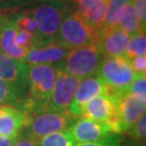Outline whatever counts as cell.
I'll use <instances>...</instances> for the list:
<instances>
[{
  "instance_id": "1",
  "label": "cell",
  "mask_w": 146,
  "mask_h": 146,
  "mask_svg": "<svg viewBox=\"0 0 146 146\" xmlns=\"http://www.w3.org/2000/svg\"><path fill=\"white\" fill-rule=\"evenodd\" d=\"M56 65H28L27 94L22 104V110L26 111L29 118L46 110L56 78Z\"/></svg>"
},
{
  "instance_id": "2",
  "label": "cell",
  "mask_w": 146,
  "mask_h": 146,
  "mask_svg": "<svg viewBox=\"0 0 146 146\" xmlns=\"http://www.w3.org/2000/svg\"><path fill=\"white\" fill-rule=\"evenodd\" d=\"M73 0L48 1L23 11L35 21L37 26L36 43L34 47L55 39L64 17L73 10Z\"/></svg>"
},
{
  "instance_id": "3",
  "label": "cell",
  "mask_w": 146,
  "mask_h": 146,
  "mask_svg": "<svg viewBox=\"0 0 146 146\" xmlns=\"http://www.w3.org/2000/svg\"><path fill=\"white\" fill-rule=\"evenodd\" d=\"M99 38V33L94 31L77 11L72 10L61 23L55 40L67 50H72L96 43Z\"/></svg>"
},
{
  "instance_id": "4",
  "label": "cell",
  "mask_w": 146,
  "mask_h": 146,
  "mask_svg": "<svg viewBox=\"0 0 146 146\" xmlns=\"http://www.w3.org/2000/svg\"><path fill=\"white\" fill-rule=\"evenodd\" d=\"M102 58L103 54L99 42H96L69 50L66 56L56 66L70 76L84 79L95 75Z\"/></svg>"
},
{
  "instance_id": "5",
  "label": "cell",
  "mask_w": 146,
  "mask_h": 146,
  "mask_svg": "<svg viewBox=\"0 0 146 146\" xmlns=\"http://www.w3.org/2000/svg\"><path fill=\"white\" fill-rule=\"evenodd\" d=\"M95 75L102 80L108 92L117 96L125 94L136 76L131 68L129 60L125 56L103 58Z\"/></svg>"
},
{
  "instance_id": "6",
  "label": "cell",
  "mask_w": 146,
  "mask_h": 146,
  "mask_svg": "<svg viewBox=\"0 0 146 146\" xmlns=\"http://www.w3.org/2000/svg\"><path fill=\"white\" fill-rule=\"evenodd\" d=\"M120 96L105 92L89 101L84 106L81 118L104 122L110 127L113 133L121 134L118 115V104Z\"/></svg>"
},
{
  "instance_id": "7",
  "label": "cell",
  "mask_w": 146,
  "mask_h": 146,
  "mask_svg": "<svg viewBox=\"0 0 146 146\" xmlns=\"http://www.w3.org/2000/svg\"><path fill=\"white\" fill-rule=\"evenodd\" d=\"M75 120V118L66 113L43 110L29 118L25 135L38 142L41 137L50 133L69 129Z\"/></svg>"
},
{
  "instance_id": "8",
  "label": "cell",
  "mask_w": 146,
  "mask_h": 146,
  "mask_svg": "<svg viewBox=\"0 0 146 146\" xmlns=\"http://www.w3.org/2000/svg\"><path fill=\"white\" fill-rule=\"evenodd\" d=\"M58 67V66H56ZM80 79L68 75L61 68L56 69V78L46 110L58 113H66ZM67 114V113H66Z\"/></svg>"
},
{
  "instance_id": "9",
  "label": "cell",
  "mask_w": 146,
  "mask_h": 146,
  "mask_svg": "<svg viewBox=\"0 0 146 146\" xmlns=\"http://www.w3.org/2000/svg\"><path fill=\"white\" fill-rule=\"evenodd\" d=\"M105 92H108V90L96 75L80 79L66 113L75 119L81 118L84 106L89 101Z\"/></svg>"
},
{
  "instance_id": "10",
  "label": "cell",
  "mask_w": 146,
  "mask_h": 146,
  "mask_svg": "<svg viewBox=\"0 0 146 146\" xmlns=\"http://www.w3.org/2000/svg\"><path fill=\"white\" fill-rule=\"evenodd\" d=\"M69 50L61 46L55 39L47 43L31 48L27 51L23 63L27 65H58Z\"/></svg>"
},
{
  "instance_id": "11",
  "label": "cell",
  "mask_w": 146,
  "mask_h": 146,
  "mask_svg": "<svg viewBox=\"0 0 146 146\" xmlns=\"http://www.w3.org/2000/svg\"><path fill=\"white\" fill-rule=\"evenodd\" d=\"M28 65L9 58L0 51V80L14 87L25 95Z\"/></svg>"
},
{
  "instance_id": "12",
  "label": "cell",
  "mask_w": 146,
  "mask_h": 146,
  "mask_svg": "<svg viewBox=\"0 0 146 146\" xmlns=\"http://www.w3.org/2000/svg\"><path fill=\"white\" fill-rule=\"evenodd\" d=\"M29 116L13 105H0V135L15 139L26 128Z\"/></svg>"
},
{
  "instance_id": "13",
  "label": "cell",
  "mask_w": 146,
  "mask_h": 146,
  "mask_svg": "<svg viewBox=\"0 0 146 146\" xmlns=\"http://www.w3.org/2000/svg\"><path fill=\"white\" fill-rule=\"evenodd\" d=\"M75 142L78 143H91L100 141L106 136L115 134L108 125L99 122L88 118H79L69 128Z\"/></svg>"
},
{
  "instance_id": "14",
  "label": "cell",
  "mask_w": 146,
  "mask_h": 146,
  "mask_svg": "<svg viewBox=\"0 0 146 146\" xmlns=\"http://www.w3.org/2000/svg\"><path fill=\"white\" fill-rule=\"evenodd\" d=\"M146 101L136 98L134 95L125 93L120 96L118 104V115L121 133H125L137 119L145 113Z\"/></svg>"
},
{
  "instance_id": "15",
  "label": "cell",
  "mask_w": 146,
  "mask_h": 146,
  "mask_svg": "<svg viewBox=\"0 0 146 146\" xmlns=\"http://www.w3.org/2000/svg\"><path fill=\"white\" fill-rule=\"evenodd\" d=\"M129 37L117 26L103 29L100 33L99 38V46L103 58L123 56Z\"/></svg>"
},
{
  "instance_id": "16",
  "label": "cell",
  "mask_w": 146,
  "mask_h": 146,
  "mask_svg": "<svg viewBox=\"0 0 146 146\" xmlns=\"http://www.w3.org/2000/svg\"><path fill=\"white\" fill-rule=\"evenodd\" d=\"M15 35L16 26L13 20L0 15V51L9 58L23 62L27 51L15 44Z\"/></svg>"
},
{
  "instance_id": "17",
  "label": "cell",
  "mask_w": 146,
  "mask_h": 146,
  "mask_svg": "<svg viewBox=\"0 0 146 146\" xmlns=\"http://www.w3.org/2000/svg\"><path fill=\"white\" fill-rule=\"evenodd\" d=\"M77 12L95 31L101 33L104 26L107 0H74Z\"/></svg>"
},
{
  "instance_id": "18",
  "label": "cell",
  "mask_w": 146,
  "mask_h": 146,
  "mask_svg": "<svg viewBox=\"0 0 146 146\" xmlns=\"http://www.w3.org/2000/svg\"><path fill=\"white\" fill-rule=\"evenodd\" d=\"M116 26L129 36L137 33H145V28L142 26L141 22L136 15L132 2L123 5L119 10L116 20Z\"/></svg>"
},
{
  "instance_id": "19",
  "label": "cell",
  "mask_w": 146,
  "mask_h": 146,
  "mask_svg": "<svg viewBox=\"0 0 146 146\" xmlns=\"http://www.w3.org/2000/svg\"><path fill=\"white\" fill-rule=\"evenodd\" d=\"M75 139L69 129L53 132L37 142L38 146H75Z\"/></svg>"
},
{
  "instance_id": "20",
  "label": "cell",
  "mask_w": 146,
  "mask_h": 146,
  "mask_svg": "<svg viewBox=\"0 0 146 146\" xmlns=\"http://www.w3.org/2000/svg\"><path fill=\"white\" fill-rule=\"evenodd\" d=\"M25 95L7 82L0 80V105H13L22 110Z\"/></svg>"
},
{
  "instance_id": "21",
  "label": "cell",
  "mask_w": 146,
  "mask_h": 146,
  "mask_svg": "<svg viewBox=\"0 0 146 146\" xmlns=\"http://www.w3.org/2000/svg\"><path fill=\"white\" fill-rule=\"evenodd\" d=\"M146 53V37L145 33H137L129 37L128 43L125 46L123 56L132 58L134 56L145 55Z\"/></svg>"
},
{
  "instance_id": "22",
  "label": "cell",
  "mask_w": 146,
  "mask_h": 146,
  "mask_svg": "<svg viewBox=\"0 0 146 146\" xmlns=\"http://www.w3.org/2000/svg\"><path fill=\"white\" fill-rule=\"evenodd\" d=\"M130 2H132V0H107L103 29H108L111 27H115L117 14H118L119 10L123 5H128Z\"/></svg>"
},
{
  "instance_id": "23",
  "label": "cell",
  "mask_w": 146,
  "mask_h": 146,
  "mask_svg": "<svg viewBox=\"0 0 146 146\" xmlns=\"http://www.w3.org/2000/svg\"><path fill=\"white\" fill-rule=\"evenodd\" d=\"M125 134L130 140L137 142L140 144L145 145V136H146V114L143 115L137 119L134 125L131 127L128 131H125Z\"/></svg>"
},
{
  "instance_id": "24",
  "label": "cell",
  "mask_w": 146,
  "mask_h": 146,
  "mask_svg": "<svg viewBox=\"0 0 146 146\" xmlns=\"http://www.w3.org/2000/svg\"><path fill=\"white\" fill-rule=\"evenodd\" d=\"M125 93L134 95L136 98L146 101V77L145 75H136L129 84Z\"/></svg>"
},
{
  "instance_id": "25",
  "label": "cell",
  "mask_w": 146,
  "mask_h": 146,
  "mask_svg": "<svg viewBox=\"0 0 146 146\" xmlns=\"http://www.w3.org/2000/svg\"><path fill=\"white\" fill-rule=\"evenodd\" d=\"M36 43V37L31 33L23 29L16 28L15 35V44L21 49H24L25 51H28L31 48L34 47Z\"/></svg>"
},
{
  "instance_id": "26",
  "label": "cell",
  "mask_w": 146,
  "mask_h": 146,
  "mask_svg": "<svg viewBox=\"0 0 146 146\" xmlns=\"http://www.w3.org/2000/svg\"><path fill=\"white\" fill-rule=\"evenodd\" d=\"M13 22L15 24L16 28L28 31V33H31L33 35H35V37H36V33H37L36 23H35V21L29 15H27L24 12H22L21 14H19V15L16 16L15 20H13Z\"/></svg>"
},
{
  "instance_id": "27",
  "label": "cell",
  "mask_w": 146,
  "mask_h": 146,
  "mask_svg": "<svg viewBox=\"0 0 146 146\" xmlns=\"http://www.w3.org/2000/svg\"><path fill=\"white\" fill-rule=\"evenodd\" d=\"M120 141H121L120 134H111L100 141L91 142V143H78L75 146H118Z\"/></svg>"
},
{
  "instance_id": "28",
  "label": "cell",
  "mask_w": 146,
  "mask_h": 146,
  "mask_svg": "<svg viewBox=\"0 0 146 146\" xmlns=\"http://www.w3.org/2000/svg\"><path fill=\"white\" fill-rule=\"evenodd\" d=\"M130 66L135 75H145L146 74V55H140L129 58Z\"/></svg>"
},
{
  "instance_id": "29",
  "label": "cell",
  "mask_w": 146,
  "mask_h": 146,
  "mask_svg": "<svg viewBox=\"0 0 146 146\" xmlns=\"http://www.w3.org/2000/svg\"><path fill=\"white\" fill-rule=\"evenodd\" d=\"M132 5L134 8L136 15L141 22L142 26L145 28L146 24V0H132Z\"/></svg>"
},
{
  "instance_id": "30",
  "label": "cell",
  "mask_w": 146,
  "mask_h": 146,
  "mask_svg": "<svg viewBox=\"0 0 146 146\" xmlns=\"http://www.w3.org/2000/svg\"><path fill=\"white\" fill-rule=\"evenodd\" d=\"M11 146H38V144L36 141L31 140V137L24 134L22 136H17Z\"/></svg>"
},
{
  "instance_id": "31",
  "label": "cell",
  "mask_w": 146,
  "mask_h": 146,
  "mask_svg": "<svg viewBox=\"0 0 146 146\" xmlns=\"http://www.w3.org/2000/svg\"><path fill=\"white\" fill-rule=\"evenodd\" d=\"M48 1H55V0H0L1 3H8V5H21L23 2H48Z\"/></svg>"
},
{
  "instance_id": "32",
  "label": "cell",
  "mask_w": 146,
  "mask_h": 146,
  "mask_svg": "<svg viewBox=\"0 0 146 146\" xmlns=\"http://www.w3.org/2000/svg\"><path fill=\"white\" fill-rule=\"evenodd\" d=\"M15 139H11V137H5V136L0 135V146H11L13 144Z\"/></svg>"
},
{
  "instance_id": "33",
  "label": "cell",
  "mask_w": 146,
  "mask_h": 146,
  "mask_svg": "<svg viewBox=\"0 0 146 146\" xmlns=\"http://www.w3.org/2000/svg\"><path fill=\"white\" fill-rule=\"evenodd\" d=\"M118 146H144V145L137 143V142L132 141V140L127 141V142H122V139H121V141H120V143L118 144Z\"/></svg>"
}]
</instances>
